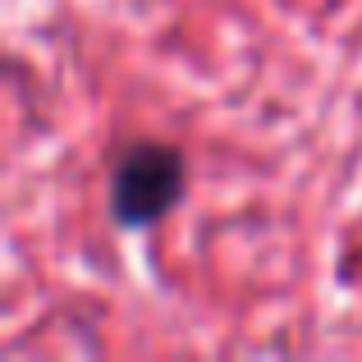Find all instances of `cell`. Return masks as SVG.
<instances>
[{"label":"cell","instance_id":"1","mask_svg":"<svg viewBox=\"0 0 362 362\" xmlns=\"http://www.w3.org/2000/svg\"><path fill=\"white\" fill-rule=\"evenodd\" d=\"M184 197V156L165 142H133L110 170V221L119 230H147L165 221Z\"/></svg>","mask_w":362,"mask_h":362}]
</instances>
